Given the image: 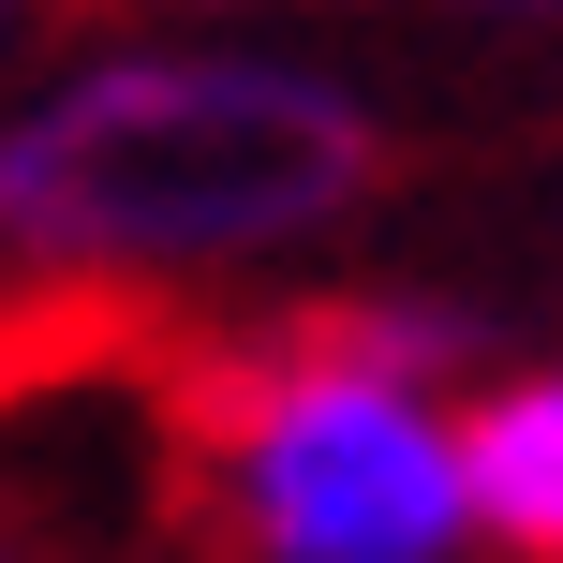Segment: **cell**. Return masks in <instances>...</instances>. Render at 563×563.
<instances>
[{
	"label": "cell",
	"mask_w": 563,
	"mask_h": 563,
	"mask_svg": "<svg viewBox=\"0 0 563 563\" xmlns=\"http://www.w3.org/2000/svg\"><path fill=\"white\" fill-rule=\"evenodd\" d=\"M386 178V134L297 59H104L0 119V238L30 253H253Z\"/></svg>",
	"instance_id": "obj_1"
},
{
	"label": "cell",
	"mask_w": 563,
	"mask_h": 563,
	"mask_svg": "<svg viewBox=\"0 0 563 563\" xmlns=\"http://www.w3.org/2000/svg\"><path fill=\"white\" fill-rule=\"evenodd\" d=\"M430 356L445 327H371V311L253 356L194 430L223 534L253 563H445L475 534V489H460V430L416 386Z\"/></svg>",
	"instance_id": "obj_2"
},
{
	"label": "cell",
	"mask_w": 563,
	"mask_h": 563,
	"mask_svg": "<svg viewBox=\"0 0 563 563\" xmlns=\"http://www.w3.org/2000/svg\"><path fill=\"white\" fill-rule=\"evenodd\" d=\"M460 489H475V519L519 563H563V371L505 386L475 430H460Z\"/></svg>",
	"instance_id": "obj_3"
}]
</instances>
